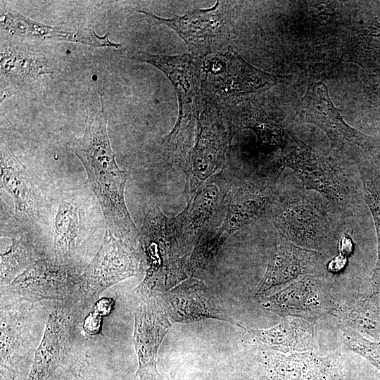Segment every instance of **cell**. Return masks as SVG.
I'll use <instances>...</instances> for the list:
<instances>
[{
    "label": "cell",
    "mask_w": 380,
    "mask_h": 380,
    "mask_svg": "<svg viewBox=\"0 0 380 380\" xmlns=\"http://www.w3.org/2000/svg\"><path fill=\"white\" fill-rule=\"evenodd\" d=\"M1 186L12 197L14 220L33 234L38 225L49 217L50 201L42 195L31 171L1 142Z\"/></svg>",
    "instance_id": "obj_16"
},
{
    "label": "cell",
    "mask_w": 380,
    "mask_h": 380,
    "mask_svg": "<svg viewBox=\"0 0 380 380\" xmlns=\"http://www.w3.org/2000/svg\"><path fill=\"white\" fill-rule=\"evenodd\" d=\"M300 122L315 125L329 137L331 144L343 149L353 145L370 151L380 150V141L352 127L343 120L332 103L327 87L322 82H310L296 109Z\"/></svg>",
    "instance_id": "obj_17"
},
{
    "label": "cell",
    "mask_w": 380,
    "mask_h": 380,
    "mask_svg": "<svg viewBox=\"0 0 380 380\" xmlns=\"http://www.w3.org/2000/svg\"><path fill=\"white\" fill-rule=\"evenodd\" d=\"M113 305V300L110 298H102L100 299L96 303L94 306V311L98 312L100 315H108Z\"/></svg>",
    "instance_id": "obj_32"
},
{
    "label": "cell",
    "mask_w": 380,
    "mask_h": 380,
    "mask_svg": "<svg viewBox=\"0 0 380 380\" xmlns=\"http://www.w3.org/2000/svg\"><path fill=\"white\" fill-rule=\"evenodd\" d=\"M347 262L348 258L338 254L327 262V271L328 273L337 274L345 268Z\"/></svg>",
    "instance_id": "obj_31"
},
{
    "label": "cell",
    "mask_w": 380,
    "mask_h": 380,
    "mask_svg": "<svg viewBox=\"0 0 380 380\" xmlns=\"http://www.w3.org/2000/svg\"><path fill=\"white\" fill-rule=\"evenodd\" d=\"M354 241L350 235L344 232L340 236L337 242V251L338 254L348 258L353 252Z\"/></svg>",
    "instance_id": "obj_29"
},
{
    "label": "cell",
    "mask_w": 380,
    "mask_h": 380,
    "mask_svg": "<svg viewBox=\"0 0 380 380\" xmlns=\"http://www.w3.org/2000/svg\"><path fill=\"white\" fill-rule=\"evenodd\" d=\"M101 324V315L96 311L89 314L84 322V329L89 335H95L99 332Z\"/></svg>",
    "instance_id": "obj_30"
},
{
    "label": "cell",
    "mask_w": 380,
    "mask_h": 380,
    "mask_svg": "<svg viewBox=\"0 0 380 380\" xmlns=\"http://www.w3.org/2000/svg\"><path fill=\"white\" fill-rule=\"evenodd\" d=\"M141 255L131 244L106 230L101 245L82 272V300H92L118 282L136 275Z\"/></svg>",
    "instance_id": "obj_15"
},
{
    "label": "cell",
    "mask_w": 380,
    "mask_h": 380,
    "mask_svg": "<svg viewBox=\"0 0 380 380\" xmlns=\"http://www.w3.org/2000/svg\"><path fill=\"white\" fill-rule=\"evenodd\" d=\"M327 263L322 253L298 246L281 237L253 296H261L272 287L290 284L306 275L325 274Z\"/></svg>",
    "instance_id": "obj_18"
},
{
    "label": "cell",
    "mask_w": 380,
    "mask_h": 380,
    "mask_svg": "<svg viewBox=\"0 0 380 380\" xmlns=\"http://www.w3.org/2000/svg\"><path fill=\"white\" fill-rule=\"evenodd\" d=\"M230 170L223 169L205 182L187 198L182 211L170 217L179 251L192 250L224 215L228 194L232 187Z\"/></svg>",
    "instance_id": "obj_10"
},
{
    "label": "cell",
    "mask_w": 380,
    "mask_h": 380,
    "mask_svg": "<svg viewBox=\"0 0 380 380\" xmlns=\"http://www.w3.org/2000/svg\"><path fill=\"white\" fill-rule=\"evenodd\" d=\"M293 140L291 151L278 158L281 167L292 170L306 189L324 197L343 218L359 215L363 195L350 173L333 158Z\"/></svg>",
    "instance_id": "obj_5"
},
{
    "label": "cell",
    "mask_w": 380,
    "mask_h": 380,
    "mask_svg": "<svg viewBox=\"0 0 380 380\" xmlns=\"http://www.w3.org/2000/svg\"><path fill=\"white\" fill-rule=\"evenodd\" d=\"M231 172L233 184L222 224L206 234L186 260V270L192 273L204 270L232 234L255 220L267 217L280 175L265 171Z\"/></svg>",
    "instance_id": "obj_3"
},
{
    "label": "cell",
    "mask_w": 380,
    "mask_h": 380,
    "mask_svg": "<svg viewBox=\"0 0 380 380\" xmlns=\"http://www.w3.org/2000/svg\"><path fill=\"white\" fill-rule=\"evenodd\" d=\"M93 191L87 184L60 191L50 202L53 256L55 261L72 265L79 262L85 243L99 227Z\"/></svg>",
    "instance_id": "obj_7"
},
{
    "label": "cell",
    "mask_w": 380,
    "mask_h": 380,
    "mask_svg": "<svg viewBox=\"0 0 380 380\" xmlns=\"http://www.w3.org/2000/svg\"><path fill=\"white\" fill-rule=\"evenodd\" d=\"M284 79L254 67L230 46L203 58L202 103L231 109L247 96L267 91Z\"/></svg>",
    "instance_id": "obj_6"
},
{
    "label": "cell",
    "mask_w": 380,
    "mask_h": 380,
    "mask_svg": "<svg viewBox=\"0 0 380 380\" xmlns=\"http://www.w3.org/2000/svg\"><path fill=\"white\" fill-rule=\"evenodd\" d=\"M107 122L103 108L92 113L87 119L84 134L71 142L70 150L86 170L87 183L101 208L106 230L133 246L139 241V230L125 203L127 172L116 163Z\"/></svg>",
    "instance_id": "obj_1"
},
{
    "label": "cell",
    "mask_w": 380,
    "mask_h": 380,
    "mask_svg": "<svg viewBox=\"0 0 380 380\" xmlns=\"http://www.w3.org/2000/svg\"><path fill=\"white\" fill-rule=\"evenodd\" d=\"M132 298V340L139 362L136 375L139 380H156L160 377L156 367L158 350L171 322L160 298L151 290L140 284Z\"/></svg>",
    "instance_id": "obj_13"
},
{
    "label": "cell",
    "mask_w": 380,
    "mask_h": 380,
    "mask_svg": "<svg viewBox=\"0 0 380 380\" xmlns=\"http://www.w3.org/2000/svg\"><path fill=\"white\" fill-rule=\"evenodd\" d=\"M84 268L39 258L6 286V292L29 302L81 300Z\"/></svg>",
    "instance_id": "obj_12"
},
{
    "label": "cell",
    "mask_w": 380,
    "mask_h": 380,
    "mask_svg": "<svg viewBox=\"0 0 380 380\" xmlns=\"http://www.w3.org/2000/svg\"><path fill=\"white\" fill-rule=\"evenodd\" d=\"M14 229L9 232L11 243L1 254V285L8 286L20 274L40 258L38 257L33 241V234L18 225L14 220Z\"/></svg>",
    "instance_id": "obj_24"
},
{
    "label": "cell",
    "mask_w": 380,
    "mask_h": 380,
    "mask_svg": "<svg viewBox=\"0 0 380 380\" xmlns=\"http://www.w3.org/2000/svg\"><path fill=\"white\" fill-rule=\"evenodd\" d=\"M129 58L158 68L175 90L179 103L178 118L170 132L162 138L160 154L165 163L182 166L194 142L203 107V58L188 52L168 56L144 51L130 53Z\"/></svg>",
    "instance_id": "obj_2"
},
{
    "label": "cell",
    "mask_w": 380,
    "mask_h": 380,
    "mask_svg": "<svg viewBox=\"0 0 380 380\" xmlns=\"http://www.w3.org/2000/svg\"><path fill=\"white\" fill-rule=\"evenodd\" d=\"M315 322L294 317H284L279 324L267 329L245 328L242 341L258 349H270L289 354L312 351Z\"/></svg>",
    "instance_id": "obj_21"
},
{
    "label": "cell",
    "mask_w": 380,
    "mask_h": 380,
    "mask_svg": "<svg viewBox=\"0 0 380 380\" xmlns=\"http://www.w3.org/2000/svg\"><path fill=\"white\" fill-rule=\"evenodd\" d=\"M170 322L189 323L205 319L232 322L206 285L189 278L160 296Z\"/></svg>",
    "instance_id": "obj_19"
},
{
    "label": "cell",
    "mask_w": 380,
    "mask_h": 380,
    "mask_svg": "<svg viewBox=\"0 0 380 380\" xmlns=\"http://www.w3.org/2000/svg\"><path fill=\"white\" fill-rule=\"evenodd\" d=\"M326 273L309 274L290 283L262 302V307L281 317H294L316 322L323 316L336 315L340 303L331 292Z\"/></svg>",
    "instance_id": "obj_14"
},
{
    "label": "cell",
    "mask_w": 380,
    "mask_h": 380,
    "mask_svg": "<svg viewBox=\"0 0 380 380\" xmlns=\"http://www.w3.org/2000/svg\"><path fill=\"white\" fill-rule=\"evenodd\" d=\"M343 342L351 351L361 355L380 370V341L369 340L350 328L342 327Z\"/></svg>",
    "instance_id": "obj_27"
},
{
    "label": "cell",
    "mask_w": 380,
    "mask_h": 380,
    "mask_svg": "<svg viewBox=\"0 0 380 380\" xmlns=\"http://www.w3.org/2000/svg\"><path fill=\"white\" fill-rule=\"evenodd\" d=\"M373 160L375 165L376 175L380 182V158H379L378 159L373 158Z\"/></svg>",
    "instance_id": "obj_33"
},
{
    "label": "cell",
    "mask_w": 380,
    "mask_h": 380,
    "mask_svg": "<svg viewBox=\"0 0 380 380\" xmlns=\"http://www.w3.org/2000/svg\"><path fill=\"white\" fill-rule=\"evenodd\" d=\"M148 265L144 286H153L180 277L185 269V258L180 259L170 217L153 202L144 207V221L139 230V241Z\"/></svg>",
    "instance_id": "obj_11"
},
{
    "label": "cell",
    "mask_w": 380,
    "mask_h": 380,
    "mask_svg": "<svg viewBox=\"0 0 380 380\" xmlns=\"http://www.w3.org/2000/svg\"><path fill=\"white\" fill-rule=\"evenodd\" d=\"M156 24L174 30L186 43L188 53L204 58L226 51L232 36V8L228 1H217L208 8L188 11L182 16L164 18L137 10Z\"/></svg>",
    "instance_id": "obj_9"
},
{
    "label": "cell",
    "mask_w": 380,
    "mask_h": 380,
    "mask_svg": "<svg viewBox=\"0 0 380 380\" xmlns=\"http://www.w3.org/2000/svg\"><path fill=\"white\" fill-rule=\"evenodd\" d=\"M265 353L272 380H301L315 354L312 351Z\"/></svg>",
    "instance_id": "obj_26"
},
{
    "label": "cell",
    "mask_w": 380,
    "mask_h": 380,
    "mask_svg": "<svg viewBox=\"0 0 380 380\" xmlns=\"http://www.w3.org/2000/svg\"><path fill=\"white\" fill-rule=\"evenodd\" d=\"M340 304L336 314L342 327L380 341V289H371Z\"/></svg>",
    "instance_id": "obj_23"
},
{
    "label": "cell",
    "mask_w": 380,
    "mask_h": 380,
    "mask_svg": "<svg viewBox=\"0 0 380 380\" xmlns=\"http://www.w3.org/2000/svg\"><path fill=\"white\" fill-rule=\"evenodd\" d=\"M239 132L230 109L203 103L194 144L182 165L187 198L224 168L227 150Z\"/></svg>",
    "instance_id": "obj_8"
},
{
    "label": "cell",
    "mask_w": 380,
    "mask_h": 380,
    "mask_svg": "<svg viewBox=\"0 0 380 380\" xmlns=\"http://www.w3.org/2000/svg\"><path fill=\"white\" fill-rule=\"evenodd\" d=\"M336 355L319 357L314 354L301 380H342Z\"/></svg>",
    "instance_id": "obj_28"
},
{
    "label": "cell",
    "mask_w": 380,
    "mask_h": 380,
    "mask_svg": "<svg viewBox=\"0 0 380 380\" xmlns=\"http://www.w3.org/2000/svg\"><path fill=\"white\" fill-rule=\"evenodd\" d=\"M353 159L357 166L365 201L369 208L376 230L377 248H380V182L373 158L355 153Z\"/></svg>",
    "instance_id": "obj_25"
},
{
    "label": "cell",
    "mask_w": 380,
    "mask_h": 380,
    "mask_svg": "<svg viewBox=\"0 0 380 380\" xmlns=\"http://www.w3.org/2000/svg\"><path fill=\"white\" fill-rule=\"evenodd\" d=\"M267 217L281 238L320 253L333 251L343 217L322 195L302 188H277Z\"/></svg>",
    "instance_id": "obj_4"
},
{
    "label": "cell",
    "mask_w": 380,
    "mask_h": 380,
    "mask_svg": "<svg viewBox=\"0 0 380 380\" xmlns=\"http://www.w3.org/2000/svg\"><path fill=\"white\" fill-rule=\"evenodd\" d=\"M70 315L59 307L49 315L27 380H47L64 357L69 342Z\"/></svg>",
    "instance_id": "obj_22"
},
{
    "label": "cell",
    "mask_w": 380,
    "mask_h": 380,
    "mask_svg": "<svg viewBox=\"0 0 380 380\" xmlns=\"http://www.w3.org/2000/svg\"><path fill=\"white\" fill-rule=\"evenodd\" d=\"M2 30L15 38L37 42H66L95 47L118 48L120 44L108 39V33L98 35L93 28L55 27L40 23L21 14L1 10Z\"/></svg>",
    "instance_id": "obj_20"
}]
</instances>
